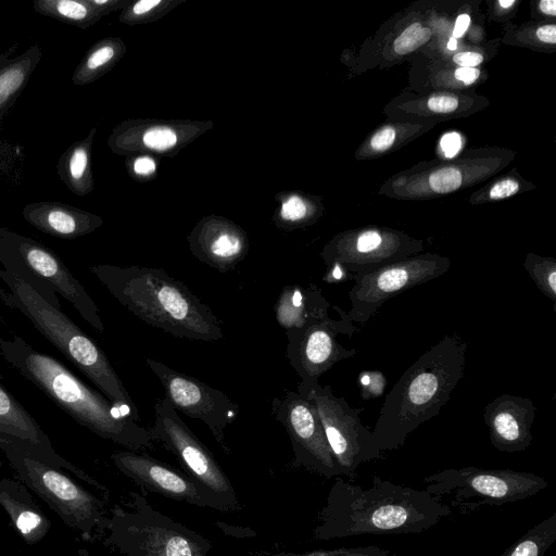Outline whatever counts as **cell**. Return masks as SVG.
I'll return each mask as SVG.
<instances>
[{"label":"cell","mask_w":556,"mask_h":556,"mask_svg":"<svg viewBox=\"0 0 556 556\" xmlns=\"http://www.w3.org/2000/svg\"><path fill=\"white\" fill-rule=\"evenodd\" d=\"M452 509L426 490L375 476L369 488L336 477L313 530L327 541L361 534L420 533L448 517Z\"/></svg>","instance_id":"cell-1"},{"label":"cell","mask_w":556,"mask_h":556,"mask_svg":"<svg viewBox=\"0 0 556 556\" xmlns=\"http://www.w3.org/2000/svg\"><path fill=\"white\" fill-rule=\"evenodd\" d=\"M0 355L77 424L128 451L154 448L139 417L89 387L53 356L34 349L17 334L0 338Z\"/></svg>","instance_id":"cell-2"},{"label":"cell","mask_w":556,"mask_h":556,"mask_svg":"<svg viewBox=\"0 0 556 556\" xmlns=\"http://www.w3.org/2000/svg\"><path fill=\"white\" fill-rule=\"evenodd\" d=\"M467 348L459 334H445L403 372L371 430L381 452L402 447L414 430L440 413L464 376Z\"/></svg>","instance_id":"cell-3"},{"label":"cell","mask_w":556,"mask_h":556,"mask_svg":"<svg viewBox=\"0 0 556 556\" xmlns=\"http://www.w3.org/2000/svg\"><path fill=\"white\" fill-rule=\"evenodd\" d=\"M89 270L124 307L152 327L198 341L224 337L213 311L162 268L99 264Z\"/></svg>","instance_id":"cell-4"},{"label":"cell","mask_w":556,"mask_h":556,"mask_svg":"<svg viewBox=\"0 0 556 556\" xmlns=\"http://www.w3.org/2000/svg\"><path fill=\"white\" fill-rule=\"evenodd\" d=\"M0 279L8 288H0V301L4 305L21 312L108 400L139 417L105 353L89 336L17 276L0 269Z\"/></svg>","instance_id":"cell-5"},{"label":"cell","mask_w":556,"mask_h":556,"mask_svg":"<svg viewBox=\"0 0 556 556\" xmlns=\"http://www.w3.org/2000/svg\"><path fill=\"white\" fill-rule=\"evenodd\" d=\"M129 495L130 502L115 504L106 518L105 545L123 556H207L206 538L155 510L142 494Z\"/></svg>","instance_id":"cell-6"},{"label":"cell","mask_w":556,"mask_h":556,"mask_svg":"<svg viewBox=\"0 0 556 556\" xmlns=\"http://www.w3.org/2000/svg\"><path fill=\"white\" fill-rule=\"evenodd\" d=\"M0 263L42 299L61 309L58 294L70 302L80 317L99 332L104 331L99 308L85 287L49 249L10 232H0Z\"/></svg>","instance_id":"cell-7"},{"label":"cell","mask_w":556,"mask_h":556,"mask_svg":"<svg viewBox=\"0 0 556 556\" xmlns=\"http://www.w3.org/2000/svg\"><path fill=\"white\" fill-rule=\"evenodd\" d=\"M11 468L29 490L35 492L85 540L102 535L106 522L104 502L66 476L27 453L0 443Z\"/></svg>","instance_id":"cell-8"},{"label":"cell","mask_w":556,"mask_h":556,"mask_svg":"<svg viewBox=\"0 0 556 556\" xmlns=\"http://www.w3.org/2000/svg\"><path fill=\"white\" fill-rule=\"evenodd\" d=\"M426 491L469 511L483 505L500 506L518 502L547 488L545 478L513 469L480 467L448 468L424 479Z\"/></svg>","instance_id":"cell-9"},{"label":"cell","mask_w":556,"mask_h":556,"mask_svg":"<svg viewBox=\"0 0 556 556\" xmlns=\"http://www.w3.org/2000/svg\"><path fill=\"white\" fill-rule=\"evenodd\" d=\"M150 433L180 464L184 472L214 500L217 510L239 508L235 489L214 455L178 415L165 396L154 405V421Z\"/></svg>","instance_id":"cell-10"},{"label":"cell","mask_w":556,"mask_h":556,"mask_svg":"<svg viewBox=\"0 0 556 556\" xmlns=\"http://www.w3.org/2000/svg\"><path fill=\"white\" fill-rule=\"evenodd\" d=\"M450 267L447 257L424 254L386 264L368 274H354L346 316L352 323L365 324L388 300L445 275Z\"/></svg>","instance_id":"cell-11"},{"label":"cell","mask_w":556,"mask_h":556,"mask_svg":"<svg viewBox=\"0 0 556 556\" xmlns=\"http://www.w3.org/2000/svg\"><path fill=\"white\" fill-rule=\"evenodd\" d=\"M296 392L314 402L342 476L354 477L361 464L381 458L371 430L361 421V410L337 396L330 386L316 382Z\"/></svg>","instance_id":"cell-12"},{"label":"cell","mask_w":556,"mask_h":556,"mask_svg":"<svg viewBox=\"0 0 556 556\" xmlns=\"http://www.w3.org/2000/svg\"><path fill=\"white\" fill-rule=\"evenodd\" d=\"M339 319L327 316L300 329L286 331V357L301 378L298 391L305 390L334 364L357 354L356 349H346L338 340L340 334L349 338L357 330L346 313L334 306Z\"/></svg>","instance_id":"cell-13"},{"label":"cell","mask_w":556,"mask_h":556,"mask_svg":"<svg viewBox=\"0 0 556 556\" xmlns=\"http://www.w3.org/2000/svg\"><path fill=\"white\" fill-rule=\"evenodd\" d=\"M271 414L289 435L293 451L292 467H302L326 479L342 476L312 400L285 390L273 399Z\"/></svg>","instance_id":"cell-14"},{"label":"cell","mask_w":556,"mask_h":556,"mask_svg":"<svg viewBox=\"0 0 556 556\" xmlns=\"http://www.w3.org/2000/svg\"><path fill=\"white\" fill-rule=\"evenodd\" d=\"M146 363L162 383L164 396L176 412L205 424L216 442L228 452L225 430L239 415V405L224 392L160 361L147 357Z\"/></svg>","instance_id":"cell-15"},{"label":"cell","mask_w":556,"mask_h":556,"mask_svg":"<svg viewBox=\"0 0 556 556\" xmlns=\"http://www.w3.org/2000/svg\"><path fill=\"white\" fill-rule=\"evenodd\" d=\"M0 443L12 445L59 469H65L96 489H108L83 469L56 453L51 440L36 419L3 384L0 374Z\"/></svg>","instance_id":"cell-16"},{"label":"cell","mask_w":556,"mask_h":556,"mask_svg":"<svg viewBox=\"0 0 556 556\" xmlns=\"http://www.w3.org/2000/svg\"><path fill=\"white\" fill-rule=\"evenodd\" d=\"M111 459L123 475L144 489L175 501L217 510L211 495L193 479L146 453L116 451Z\"/></svg>","instance_id":"cell-17"},{"label":"cell","mask_w":556,"mask_h":556,"mask_svg":"<svg viewBox=\"0 0 556 556\" xmlns=\"http://www.w3.org/2000/svg\"><path fill=\"white\" fill-rule=\"evenodd\" d=\"M419 250L417 243L371 229L331 241L321 257L325 264L337 262L353 275L368 274Z\"/></svg>","instance_id":"cell-18"},{"label":"cell","mask_w":556,"mask_h":556,"mask_svg":"<svg viewBox=\"0 0 556 556\" xmlns=\"http://www.w3.org/2000/svg\"><path fill=\"white\" fill-rule=\"evenodd\" d=\"M535 412L531 399L508 393L486 404L483 420L492 445L506 453L527 450L532 442Z\"/></svg>","instance_id":"cell-19"},{"label":"cell","mask_w":556,"mask_h":556,"mask_svg":"<svg viewBox=\"0 0 556 556\" xmlns=\"http://www.w3.org/2000/svg\"><path fill=\"white\" fill-rule=\"evenodd\" d=\"M190 251L222 274L232 270L247 255V233L233 223L211 217L200 222L188 237Z\"/></svg>","instance_id":"cell-20"},{"label":"cell","mask_w":556,"mask_h":556,"mask_svg":"<svg viewBox=\"0 0 556 556\" xmlns=\"http://www.w3.org/2000/svg\"><path fill=\"white\" fill-rule=\"evenodd\" d=\"M0 505L10 517L14 530L28 545L43 540L52 526L23 482L1 479Z\"/></svg>","instance_id":"cell-21"},{"label":"cell","mask_w":556,"mask_h":556,"mask_svg":"<svg viewBox=\"0 0 556 556\" xmlns=\"http://www.w3.org/2000/svg\"><path fill=\"white\" fill-rule=\"evenodd\" d=\"M331 304L314 283L285 286L275 303L277 324L286 331L300 329L329 316Z\"/></svg>","instance_id":"cell-22"},{"label":"cell","mask_w":556,"mask_h":556,"mask_svg":"<svg viewBox=\"0 0 556 556\" xmlns=\"http://www.w3.org/2000/svg\"><path fill=\"white\" fill-rule=\"evenodd\" d=\"M24 216L41 231L66 239L87 235L101 224L98 216L56 203L31 204Z\"/></svg>","instance_id":"cell-23"},{"label":"cell","mask_w":556,"mask_h":556,"mask_svg":"<svg viewBox=\"0 0 556 556\" xmlns=\"http://www.w3.org/2000/svg\"><path fill=\"white\" fill-rule=\"evenodd\" d=\"M93 130L89 138L72 146L60 160V176L77 194H85L92 189L90 172V146Z\"/></svg>","instance_id":"cell-24"},{"label":"cell","mask_w":556,"mask_h":556,"mask_svg":"<svg viewBox=\"0 0 556 556\" xmlns=\"http://www.w3.org/2000/svg\"><path fill=\"white\" fill-rule=\"evenodd\" d=\"M122 43L118 39H105L96 43L76 68L73 81L85 85L108 72L123 54Z\"/></svg>","instance_id":"cell-25"},{"label":"cell","mask_w":556,"mask_h":556,"mask_svg":"<svg viewBox=\"0 0 556 556\" xmlns=\"http://www.w3.org/2000/svg\"><path fill=\"white\" fill-rule=\"evenodd\" d=\"M35 9L41 14L81 28L91 26L101 17L89 0H40L35 3Z\"/></svg>","instance_id":"cell-26"},{"label":"cell","mask_w":556,"mask_h":556,"mask_svg":"<svg viewBox=\"0 0 556 556\" xmlns=\"http://www.w3.org/2000/svg\"><path fill=\"white\" fill-rule=\"evenodd\" d=\"M556 541V513L538 522L500 556H544Z\"/></svg>","instance_id":"cell-27"},{"label":"cell","mask_w":556,"mask_h":556,"mask_svg":"<svg viewBox=\"0 0 556 556\" xmlns=\"http://www.w3.org/2000/svg\"><path fill=\"white\" fill-rule=\"evenodd\" d=\"M31 72V60L22 58L0 68V113L23 89Z\"/></svg>","instance_id":"cell-28"},{"label":"cell","mask_w":556,"mask_h":556,"mask_svg":"<svg viewBox=\"0 0 556 556\" xmlns=\"http://www.w3.org/2000/svg\"><path fill=\"white\" fill-rule=\"evenodd\" d=\"M523 267L538 289L556 303V261L552 257H542L528 254Z\"/></svg>","instance_id":"cell-29"},{"label":"cell","mask_w":556,"mask_h":556,"mask_svg":"<svg viewBox=\"0 0 556 556\" xmlns=\"http://www.w3.org/2000/svg\"><path fill=\"white\" fill-rule=\"evenodd\" d=\"M138 138L144 149L160 153L175 148L180 140L176 128L161 124L146 128Z\"/></svg>","instance_id":"cell-30"},{"label":"cell","mask_w":556,"mask_h":556,"mask_svg":"<svg viewBox=\"0 0 556 556\" xmlns=\"http://www.w3.org/2000/svg\"><path fill=\"white\" fill-rule=\"evenodd\" d=\"M308 213L309 210L304 200L299 195L292 194L281 203L276 223L280 228H295L307 220Z\"/></svg>","instance_id":"cell-31"},{"label":"cell","mask_w":556,"mask_h":556,"mask_svg":"<svg viewBox=\"0 0 556 556\" xmlns=\"http://www.w3.org/2000/svg\"><path fill=\"white\" fill-rule=\"evenodd\" d=\"M431 30L420 23H414L405 28L393 42V49L399 54L413 52L431 38Z\"/></svg>","instance_id":"cell-32"},{"label":"cell","mask_w":556,"mask_h":556,"mask_svg":"<svg viewBox=\"0 0 556 556\" xmlns=\"http://www.w3.org/2000/svg\"><path fill=\"white\" fill-rule=\"evenodd\" d=\"M167 4L162 0H140L123 13L121 21L125 23L150 21L157 16L164 8L166 9Z\"/></svg>","instance_id":"cell-33"},{"label":"cell","mask_w":556,"mask_h":556,"mask_svg":"<svg viewBox=\"0 0 556 556\" xmlns=\"http://www.w3.org/2000/svg\"><path fill=\"white\" fill-rule=\"evenodd\" d=\"M462 179L459 169L452 166L442 167L429 176V186L437 193H448L460 187Z\"/></svg>","instance_id":"cell-34"},{"label":"cell","mask_w":556,"mask_h":556,"mask_svg":"<svg viewBox=\"0 0 556 556\" xmlns=\"http://www.w3.org/2000/svg\"><path fill=\"white\" fill-rule=\"evenodd\" d=\"M306 556H399L396 553L378 546L338 547L306 552Z\"/></svg>","instance_id":"cell-35"},{"label":"cell","mask_w":556,"mask_h":556,"mask_svg":"<svg viewBox=\"0 0 556 556\" xmlns=\"http://www.w3.org/2000/svg\"><path fill=\"white\" fill-rule=\"evenodd\" d=\"M358 383L362 397L369 400L381 396L386 387V378L380 371L364 370L359 374Z\"/></svg>","instance_id":"cell-36"},{"label":"cell","mask_w":556,"mask_h":556,"mask_svg":"<svg viewBox=\"0 0 556 556\" xmlns=\"http://www.w3.org/2000/svg\"><path fill=\"white\" fill-rule=\"evenodd\" d=\"M427 105L435 113H451L458 108V99L450 94L432 96L428 99Z\"/></svg>","instance_id":"cell-37"},{"label":"cell","mask_w":556,"mask_h":556,"mask_svg":"<svg viewBox=\"0 0 556 556\" xmlns=\"http://www.w3.org/2000/svg\"><path fill=\"white\" fill-rule=\"evenodd\" d=\"M519 189V184L514 179H504L496 182L489 192V198L500 200L515 194Z\"/></svg>","instance_id":"cell-38"},{"label":"cell","mask_w":556,"mask_h":556,"mask_svg":"<svg viewBox=\"0 0 556 556\" xmlns=\"http://www.w3.org/2000/svg\"><path fill=\"white\" fill-rule=\"evenodd\" d=\"M327 269L323 276L326 283H340L348 279H353V274L348 271L343 266L337 262L326 264Z\"/></svg>","instance_id":"cell-39"},{"label":"cell","mask_w":556,"mask_h":556,"mask_svg":"<svg viewBox=\"0 0 556 556\" xmlns=\"http://www.w3.org/2000/svg\"><path fill=\"white\" fill-rule=\"evenodd\" d=\"M394 139V129L391 127H384L374 135L370 140V146L375 151H384L392 146Z\"/></svg>","instance_id":"cell-40"},{"label":"cell","mask_w":556,"mask_h":556,"mask_svg":"<svg viewBox=\"0 0 556 556\" xmlns=\"http://www.w3.org/2000/svg\"><path fill=\"white\" fill-rule=\"evenodd\" d=\"M131 169L137 176H152L156 170V163L149 155H140L132 161Z\"/></svg>","instance_id":"cell-41"},{"label":"cell","mask_w":556,"mask_h":556,"mask_svg":"<svg viewBox=\"0 0 556 556\" xmlns=\"http://www.w3.org/2000/svg\"><path fill=\"white\" fill-rule=\"evenodd\" d=\"M440 146L446 157H453L460 150L462 138L455 131L447 132L442 137Z\"/></svg>","instance_id":"cell-42"},{"label":"cell","mask_w":556,"mask_h":556,"mask_svg":"<svg viewBox=\"0 0 556 556\" xmlns=\"http://www.w3.org/2000/svg\"><path fill=\"white\" fill-rule=\"evenodd\" d=\"M453 61L459 67H475L483 61L482 54L473 51L459 52L453 56Z\"/></svg>","instance_id":"cell-43"},{"label":"cell","mask_w":556,"mask_h":556,"mask_svg":"<svg viewBox=\"0 0 556 556\" xmlns=\"http://www.w3.org/2000/svg\"><path fill=\"white\" fill-rule=\"evenodd\" d=\"M454 75L457 80L470 85L479 78L480 71L476 67H458Z\"/></svg>","instance_id":"cell-44"},{"label":"cell","mask_w":556,"mask_h":556,"mask_svg":"<svg viewBox=\"0 0 556 556\" xmlns=\"http://www.w3.org/2000/svg\"><path fill=\"white\" fill-rule=\"evenodd\" d=\"M536 37L542 42L556 43V26L553 24L540 26L536 29Z\"/></svg>","instance_id":"cell-45"},{"label":"cell","mask_w":556,"mask_h":556,"mask_svg":"<svg viewBox=\"0 0 556 556\" xmlns=\"http://www.w3.org/2000/svg\"><path fill=\"white\" fill-rule=\"evenodd\" d=\"M470 24V16L468 14H460L457 16L455 26L453 29V36L455 39L464 36Z\"/></svg>","instance_id":"cell-46"},{"label":"cell","mask_w":556,"mask_h":556,"mask_svg":"<svg viewBox=\"0 0 556 556\" xmlns=\"http://www.w3.org/2000/svg\"><path fill=\"white\" fill-rule=\"evenodd\" d=\"M90 3L96 8V10L102 16L103 14L115 10V8L119 4V1L113 0H89Z\"/></svg>","instance_id":"cell-47"},{"label":"cell","mask_w":556,"mask_h":556,"mask_svg":"<svg viewBox=\"0 0 556 556\" xmlns=\"http://www.w3.org/2000/svg\"><path fill=\"white\" fill-rule=\"evenodd\" d=\"M539 9L543 13H545L547 15H552V16L556 15V2H555V0H542V1H540Z\"/></svg>","instance_id":"cell-48"},{"label":"cell","mask_w":556,"mask_h":556,"mask_svg":"<svg viewBox=\"0 0 556 556\" xmlns=\"http://www.w3.org/2000/svg\"><path fill=\"white\" fill-rule=\"evenodd\" d=\"M264 556H306V553H302V554H295V553H277V554L264 555Z\"/></svg>","instance_id":"cell-49"},{"label":"cell","mask_w":556,"mask_h":556,"mask_svg":"<svg viewBox=\"0 0 556 556\" xmlns=\"http://www.w3.org/2000/svg\"><path fill=\"white\" fill-rule=\"evenodd\" d=\"M502 8H508L515 3V0H500L497 2Z\"/></svg>","instance_id":"cell-50"},{"label":"cell","mask_w":556,"mask_h":556,"mask_svg":"<svg viewBox=\"0 0 556 556\" xmlns=\"http://www.w3.org/2000/svg\"><path fill=\"white\" fill-rule=\"evenodd\" d=\"M457 47L456 39L454 37H451L447 43V48L451 50H455Z\"/></svg>","instance_id":"cell-51"}]
</instances>
